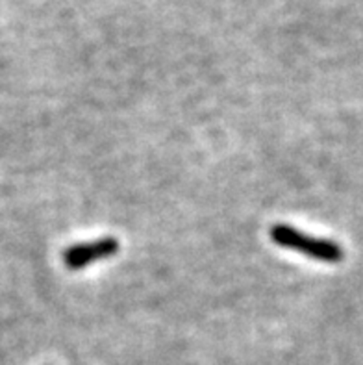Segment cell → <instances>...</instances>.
<instances>
[{
    "instance_id": "cell-1",
    "label": "cell",
    "mask_w": 363,
    "mask_h": 365,
    "mask_svg": "<svg viewBox=\"0 0 363 365\" xmlns=\"http://www.w3.org/2000/svg\"><path fill=\"white\" fill-rule=\"evenodd\" d=\"M271 237L276 245L284 247V249L297 250L306 256H312L321 262H330L336 264L343 258V250L337 243L328 240H317V237H310L297 228L287 227V225H275L271 228Z\"/></svg>"
},
{
    "instance_id": "cell-2",
    "label": "cell",
    "mask_w": 363,
    "mask_h": 365,
    "mask_svg": "<svg viewBox=\"0 0 363 365\" xmlns=\"http://www.w3.org/2000/svg\"><path fill=\"white\" fill-rule=\"evenodd\" d=\"M119 250V241L113 237L83 243V245H73L63 252V262L69 269H82L89 264H95L102 258H110Z\"/></svg>"
}]
</instances>
